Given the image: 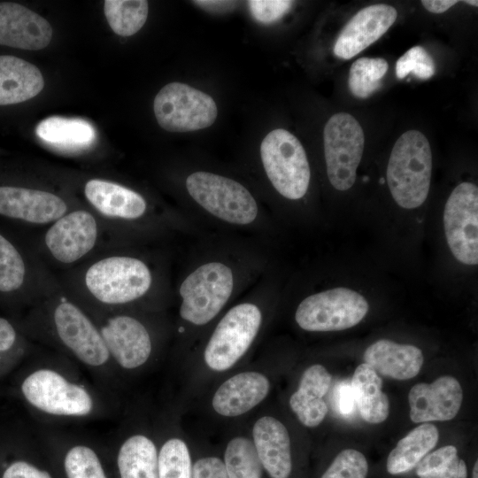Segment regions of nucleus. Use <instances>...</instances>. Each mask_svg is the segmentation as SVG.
Returning a JSON list of instances; mask_svg holds the SVG:
<instances>
[{"instance_id":"28","label":"nucleus","mask_w":478,"mask_h":478,"mask_svg":"<svg viewBox=\"0 0 478 478\" xmlns=\"http://www.w3.org/2000/svg\"><path fill=\"white\" fill-rule=\"evenodd\" d=\"M117 462L120 478H158V453L146 436L133 435L125 440Z\"/></svg>"},{"instance_id":"16","label":"nucleus","mask_w":478,"mask_h":478,"mask_svg":"<svg viewBox=\"0 0 478 478\" xmlns=\"http://www.w3.org/2000/svg\"><path fill=\"white\" fill-rule=\"evenodd\" d=\"M69 206L52 192L23 187L0 186V215L25 223L49 226Z\"/></svg>"},{"instance_id":"19","label":"nucleus","mask_w":478,"mask_h":478,"mask_svg":"<svg viewBox=\"0 0 478 478\" xmlns=\"http://www.w3.org/2000/svg\"><path fill=\"white\" fill-rule=\"evenodd\" d=\"M50 24L36 12L15 3H0V44L39 50L52 38Z\"/></svg>"},{"instance_id":"7","label":"nucleus","mask_w":478,"mask_h":478,"mask_svg":"<svg viewBox=\"0 0 478 478\" xmlns=\"http://www.w3.org/2000/svg\"><path fill=\"white\" fill-rule=\"evenodd\" d=\"M153 110L158 125L169 132H190L213 124L218 109L213 98L182 82H170L157 94Z\"/></svg>"},{"instance_id":"1","label":"nucleus","mask_w":478,"mask_h":478,"mask_svg":"<svg viewBox=\"0 0 478 478\" xmlns=\"http://www.w3.org/2000/svg\"><path fill=\"white\" fill-rule=\"evenodd\" d=\"M152 273L142 259L109 254L90 262L79 284L88 297L105 306H118L143 297L151 288Z\"/></svg>"},{"instance_id":"30","label":"nucleus","mask_w":478,"mask_h":478,"mask_svg":"<svg viewBox=\"0 0 478 478\" xmlns=\"http://www.w3.org/2000/svg\"><path fill=\"white\" fill-rule=\"evenodd\" d=\"M419 478H467V466L454 445L427 454L415 467Z\"/></svg>"},{"instance_id":"11","label":"nucleus","mask_w":478,"mask_h":478,"mask_svg":"<svg viewBox=\"0 0 478 478\" xmlns=\"http://www.w3.org/2000/svg\"><path fill=\"white\" fill-rule=\"evenodd\" d=\"M51 320L58 340L84 365L99 367L111 358L98 326L70 298L56 299Z\"/></svg>"},{"instance_id":"34","label":"nucleus","mask_w":478,"mask_h":478,"mask_svg":"<svg viewBox=\"0 0 478 478\" xmlns=\"http://www.w3.org/2000/svg\"><path fill=\"white\" fill-rule=\"evenodd\" d=\"M158 478H192L187 444L179 438L167 440L158 453Z\"/></svg>"},{"instance_id":"46","label":"nucleus","mask_w":478,"mask_h":478,"mask_svg":"<svg viewBox=\"0 0 478 478\" xmlns=\"http://www.w3.org/2000/svg\"><path fill=\"white\" fill-rule=\"evenodd\" d=\"M466 4H471V5H474V6H477L478 5V2L477 1H471V0H466L464 1Z\"/></svg>"},{"instance_id":"5","label":"nucleus","mask_w":478,"mask_h":478,"mask_svg":"<svg viewBox=\"0 0 478 478\" xmlns=\"http://www.w3.org/2000/svg\"><path fill=\"white\" fill-rule=\"evenodd\" d=\"M189 196L213 216L232 224L255 220L258 208L250 191L238 181L208 172H196L186 180Z\"/></svg>"},{"instance_id":"10","label":"nucleus","mask_w":478,"mask_h":478,"mask_svg":"<svg viewBox=\"0 0 478 478\" xmlns=\"http://www.w3.org/2000/svg\"><path fill=\"white\" fill-rule=\"evenodd\" d=\"M323 140L331 185L341 191L351 189L364 150L365 136L360 124L349 113L334 114L325 125Z\"/></svg>"},{"instance_id":"6","label":"nucleus","mask_w":478,"mask_h":478,"mask_svg":"<svg viewBox=\"0 0 478 478\" xmlns=\"http://www.w3.org/2000/svg\"><path fill=\"white\" fill-rule=\"evenodd\" d=\"M366 298L352 289L335 288L305 297L297 306L295 320L307 331H337L352 328L366 315Z\"/></svg>"},{"instance_id":"13","label":"nucleus","mask_w":478,"mask_h":478,"mask_svg":"<svg viewBox=\"0 0 478 478\" xmlns=\"http://www.w3.org/2000/svg\"><path fill=\"white\" fill-rule=\"evenodd\" d=\"M446 241L459 262L478 263V189L471 182L459 184L450 195L443 212Z\"/></svg>"},{"instance_id":"44","label":"nucleus","mask_w":478,"mask_h":478,"mask_svg":"<svg viewBox=\"0 0 478 478\" xmlns=\"http://www.w3.org/2000/svg\"><path fill=\"white\" fill-rule=\"evenodd\" d=\"M458 1L453 0H423L422 5L430 12L442 13L446 12L451 6L456 4Z\"/></svg>"},{"instance_id":"14","label":"nucleus","mask_w":478,"mask_h":478,"mask_svg":"<svg viewBox=\"0 0 478 478\" xmlns=\"http://www.w3.org/2000/svg\"><path fill=\"white\" fill-rule=\"evenodd\" d=\"M110 357L125 369H135L147 362L152 342L146 327L127 314L107 317L97 325Z\"/></svg>"},{"instance_id":"36","label":"nucleus","mask_w":478,"mask_h":478,"mask_svg":"<svg viewBox=\"0 0 478 478\" xmlns=\"http://www.w3.org/2000/svg\"><path fill=\"white\" fill-rule=\"evenodd\" d=\"M369 471L365 455L355 449H344L333 459L320 478H366Z\"/></svg>"},{"instance_id":"41","label":"nucleus","mask_w":478,"mask_h":478,"mask_svg":"<svg viewBox=\"0 0 478 478\" xmlns=\"http://www.w3.org/2000/svg\"><path fill=\"white\" fill-rule=\"evenodd\" d=\"M16 336L12 325L0 317V352L10 350L16 341Z\"/></svg>"},{"instance_id":"15","label":"nucleus","mask_w":478,"mask_h":478,"mask_svg":"<svg viewBox=\"0 0 478 478\" xmlns=\"http://www.w3.org/2000/svg\"><path fill=\"white\" fill-rule=\"evenodd\" d=\"M462 401V387L452 376L443 375L431 383H417L408 394L410 418L414 423L450 420L458 414Z\"/></svg>"},{"instance_id":"26","label":"nucleus","mask_w":478,"mask_h":478,"mask_svg":"<svg viewBox=\"0 0 478 478\" xmlns=\"http://www.w3.org/2000/svg\"><path fill=\"white\" fill-rule=\"evenodd\" d=\"M351 388L363 420L371 424H379L388 418L389 397L382 390L381 376L370 366L362 363L357 366Z\"/></svg>"},{"instance_id":"3","label":"nucleus","mask_w":478,"mask_h":478,"mask_svg":"<svg viewBox=\"0 0 478 478\" xmlns=\"http://www.w3.org/2000/svg\"><path fill=\"white\" fill-rule=\"evenodd\" d=\"M266 173L274 188L291 200L307 192L311 171L305 150L290 132L277 128L269 132L260 144Z\"/></svg>"},{"instance_id":"12","label":"nucleus","mask_w":478,"mask_h":478,"mask_svg":"<svg viewBox=\"0 0 478 478\" xmlns=\"http://www.w3.org/2000/svg\"><path fill=\"white\" fill-rule=\"evenodd\" d=\"M99 218L86 209H73L47 226L43 248L56 263L72 266L86 258L100 240Z\"/></svg>"},{"instance_id":"40","label":"nucleus","mask_w":478,"mask_h":478,"mask_svg":"<svg viewBox=\"0 0 478 478\" xmlns=\"http://www.w3.org/2000/svg\"><path fill=\"white\" fill-rule=\"evenodd\" d=\"M2 478H51L48 472L41 470L27 461H15L4 472Z\"/></svg>"},{"instance_id":"27","label":"nucleus","mask_w":478,"mask_h":478,"mask_svg":"<svg viewBox=\"0 0 478 478\" xmlns=\"http://www.w3.org/2000/svg\"><path fill=\"white\" fill-rule=\"evenodd\" d=\"M37 136L45 143L65 150L88 148L96 140V130L79 118L49 117L36 127Z\"/></svg>"},{"instance_id":"33","label":"nucleus","mask_w":478,"mask_h":478,"mask_svg":"<svg viewBox=\"0 0 478 478\" xmlns=\"http://www.w3.org/2000/svg\"><path fill=\"white\" fill-rule=\"evenodd\" d=\"M27 277L26 262L18 249L0 234V292L22 288Z\"/></svg>"},{"instance_id":"42","label":"nucleus","mask_w":478,"mask_h":478,"mask_svg":"<svg viewBox=\"0 0 478 478\" xmlns=\"http://www.w3.org/2000/svg\"><path fill=\"white\" fill-rule=\"evenodd\" d=\"M198 7L213 13H225L230 12L236 5L234 1H193Z\"/></svg>"},{"instance_id":"45","label":"nucleus","mask_w":478,"mask_h":478,"mask_svg":"<svg viewBox=\"0 0 478 478\" xmlns=\"http://www.w3.org/2000/svg\"><path fill=\"white\" fill-rule=\"evenodd\" d=\"M472 478H478V461L477 460L474 462V465L473 466Z\"/></svg>"},{"instance_id":"18","label":"nucleus","mask_w":478,"mask_h":478,"mask_svg":"<svg viewBox=\"0 0 478 478\" xmlns=\"http://www.w3.org/2000/svg\"><path fill=\"white\" fill-rule=\"evenodd\" d=\"M83 193L98 218L111 222L135 221L147 211V202L141 194L114 181L90 179Z\"/></svg>"},{"instance_id":"2","label":"nucleus","mask_w":478,"mask_h":478,"mask_svg":"<svg viewBox=\"0 0 478 478\" xmlns=\"http://www.w3.org/2000/svg\"><path fill=\"white\" fill-rule=\"evenodd\" d=\"M432 152L418 130L405 132L395 143L387 167V181L395 202L405 209L420 206L429 192Z\"/></svg>"},{"instance_id":"22","label":"nucleus","mask_w":478,"mask_h":478,"mask_svg":"<svg viewBox=\"0 0 478 478\" xmlns=\"http://www.w3.org/2000/svg\"><path fill=\"white\" fill-rule=\"evenodd\" d=\"M363 358L364 363L370 366L378 374L399 381L415 377L424 361L420 348L388 339H380L369 345L364 352Z\"/></svg>"},{"instance_id":"38","label":"nucleus","mask_w":478,"mask_h":478,"mask_svg":"<svg viewBox=\"0 0 478 478\" xmlns=\"http://www.w3.org/2000/svg\"><path fill=\"white\" fill-rule=\"evenodd\" d=\"M247 3L253 18L263 24L277 21L293 5V1L288 0H251Z\"/></svg>"},{"instance_id":"23","label":"nucleus","mask_w":478,"mask_h":478,"mask_svg":"<svg viewBox=\"0 0 478 478\" xmlns=\"http://www.w3.org/2000/svg\"><path fill=\"white\" fill-rule=\"evenodd\" d=\"M331 382V374L319 364L303 373L297 389L289 398V406L304 426L315 428L325 419L328 410L324 397Z\"/></svg>"},{"instance_id":"31","label":"nucleus","mask_w":478,"mask_h":478,"mask_svg":"<svg viewBox=\"0 0 478 478\" xmlns=\"http://www.w3.org/2000/svg\"><path fill=\"white\" fill-rule=\"evenodd\" d=\"M228 478H262V465L253 443L237 436L229 441L224 453Z\"/></svg>"},{"instance_id":"24","label":"nucleus","mask_w":478,"mask_h":478,"mask_svg":"<svg viewBox=\"0 0 478 478\" xmlns=\"http://www.w3.org/2000/svg\"><path fill=\"white\" fill-rule=\"evenodd\" d=\"M44 87L35 65L13 56H0V105L14 104L37 96Z\"/></svg>"},{"instance_id":"20","label":"nucleus","mask_w":478,"mask_h":478,"mask_svg":"<svg viewBox=\"0 0 478 478\" xmlns=\"http://www.w3.org/2000/svg\"><path fill=\"white\" fill-rule=\"evenodd\" d=\"M252 436L263 468L272 478H289L292 471V457L286 427L272 416H264L255 422Z\"/></svg>"},{"instance_id":"17","label":"nucleus","mask_w":478,"mask_h":478,"mask_svg":"<svg viewBox=\"0 0 478 478\" xmlns=\"http://www.w3.org/2000/svg\"><path fill=\"white\" fill-rule=\"evenodd\" d=\"M397 17V10L385 4H372L359 10L340 32L334 54L342 59L353 58L380 39Z\"/></svg>"},{"instance_id":"4","label":"nucleus","mask_w":478,"mask_h":478,"mask_svg":"<svg viewBox=\"0 0 478 478\" xmlns=\"http://www.w3.org/2000/svg\"><path fill=\"white\" fill-rule=\"evenodd\" d=\"M233 287V273L227 265L208 262L200 266L180 286V316L194 325L208 323L226 305Z\"/></svg>"},{"instance_id":"37","label":"nucleus","mask_w":478,"mask_h":478,"mask_svg":"<svg viewBox=\"0 0 478 478\" xmlns=\"http://www.w3.org/2000/svg\"><path fill=\"white\" fill-rule=\"evenodd\" d=\"M436 71L435 62L421 46H414L402 55L396 63V75L404 79L412 73L416 78L428 80Z\"/></svg>"},{"instance_id":"25","label":"nucleus","mask_w":478,"mask_h":478,"mask_svg":"<svg viewBox=\"0 0 478 478\" xmlns=\"http://www.w3.org/2000/svg\"><path fill=\"white\" fill-rule=\"evenodd\" d=\"M438 428L430 422L422 423L400 439L389 452L386 469L391 475L404 474L414 469L437 444Z\"/></svg>"},{"instance_id":"8","label":"nucleus","mask_w":478,"mask_h":478,"mask_svg":"<svg viewBox=\"0 0 478 478\" xmlns=\"http://www.w3.org/2000/svg\"><path fill=\"white\" fill-rule=\"evenodd\" d=\"M26 400L39 411L54 416L83 417L94 409L88 389L50 368H39L21 384Z\"/></svg>"},{"instance_id":"43","label":"nucleus","mask_w":478,"mask_h":478,"mask_svg":"<svg viewBox=\"0 0 478 478\" xmlns=\"http://www.w3.org/2000/svg\"><path fill=\"white\" fill-rule=\"evenodd\" d=\"M336 402L339 410L343 413H348L353 410L354 397L351 386H343L337 390Z\"/></svg>"},{"instance_id":"9","label":"nucleus","mask_w":478,"mask_h":478,"mask_svg":"<svg viewBox=\"0 0 478 478\" xmlns=\"http://www.w3.org/2000/svg\"><path fill=\"white\" fill-rule=\"evenodd\" d=\"M262 321L259 308L251 303L231 308L220 320L204 349L208 367L222 372L232 367L248 351Z\"/></svg>"},{"instance_id":"39","label":"nucleus","mask_w":478,"mask_h":478,"mask_svg":"<svg viewBox=\"0 0 478 478\" xmlns=\"http://www.w3.org/2000/svg\"><path fill=\"white\" fill-rule=\"evenodd\" d=\"M192 478H228L224 462L216 457L198 459L192 466Z\"/></svg>"},{"instance_id":"21","label":"nucleus","mask_w":478,"mask_h":478,"mask_svg":"<svg viewBox=\"0 0 478 478\" xmlns=\"http://www.w3.org/2000/svg\"><path fill=\"white\" fill-rule=\"evenodd\" d=\"M269 389V380L263 374L243 372L228 378L218 388L212 405L220 415L239 416L260 404Z\"/></svg>"},{"instance_id":"29","label":"nucleus","mask_w":478,"mask_h":478,"mask_svg":"<svg viewBox=\"0 0 478 478\" xmlns=\"http://www.w3.org/2000/svg\"><path fill=\"white\" fill-rule=\"evenodd\" d=\"M144 0H105L104 12L112 31L120 36H131L144 25L148 16Z\"/></svg>"},{"instance_id":"35","label":"nucleus","mask_w":478,"mask_h":478,"mask_svg":"<svg viewBox=\"0 0 478 478\" xmlns=\"http://www.w3.org/2000/svg\"><path fill=\"white\" fill-rule=\"evenodd\" d=\"M67 478H106L96 453L89 446L75 445L65 457Z\"/></svg>"},{"instance_id":"32","label":"nucleus","mask_w":478,"mask_h":478,"mask_svg":"<svg viewBox=\"0 0 478 478\" xmlns=\"http://www.w3.org/2000/svg\"><path fill=\"white\" fill-rule=\"evenodd\" d=\"M389 68L381 58H361L352 63L348 78L351 94L358 98H367L382 86Z\"/></svg>"}]
</instances>
